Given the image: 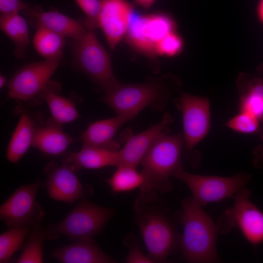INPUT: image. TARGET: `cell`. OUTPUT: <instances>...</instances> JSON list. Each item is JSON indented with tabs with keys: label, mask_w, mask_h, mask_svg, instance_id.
Wrapping results in <instances>:
<instances>
[{
	"label": "cell",
	"mask_w": 263,
	"mask_h": 263,
	"mask_svg": "<svg viewBox=\"0 0 263 263\" xmlns=\"http://www.w3.org/2000/svg\"><path fill=\"white\" fill-rule=\"evenodd\" d=\"M159 192L140 191L133 206L134 220L153 263H163L180 249V223Z\"/></svg>",
	"instance_id": "6da1fadb"
},
{
	"label": "cell",
	"mask_w": 263,
	"mask_h": 263,
	"mask_svg": "<svg viewBox=\"0 0 263 263\" xmlns=\"http://www.w3.org/2000/svg\"><path fill=\"white\" fill-rule=\"evenodd\" d=\"M180 86L179 80L170 74L150 76L143 83H120L105 92L102 100L116 114L134 118L148 107L156 112L163 111L173 92Z\"/></svg>",
	"instance_id": "7a4b0ae2"
},
{
	"label": "cell",
	"mask_w": 263,
	"mask_h": 263,
	"mask_svg": "<svg viewBox=\"0 0 263 263\" xmlns=\"http://www.w3.org/2000/svg\"><path fill=\"white\" fill-rule=\"evenodd\" d=\"M181 204L177 216L183 226L180 246L183 259L188 263L219 262L217 224L192 197L183 199Z\"/></svg>",
	"instance_id": "3957f363"
},
{
	"label": "cell",
	"mask_w": 263,
	"mask_h": 263,
	"mask_svg": "<svg viewBox=\"0 0 263 263\" xmlns=\"http://www.w3.org/2000/svg\"><path fill=\"white\" fill-rule=\"evenodd\" d=\"M184 146L183 135L180 133L169 135L165 132L157 138L140 163L144 177L140 191L154 190L164 194L172 189L170 178L182 166Z\"/></svg>",
	"instance_id": "277c9868"
},
{
	"label": "cell",
	"mask_w": 263,
	"mask_h": 263,
	"mask_svg": "<svg viewBox=\"0 0 263 263\" xmlns=\"http://www.w3.org/2000/svg\"><path fill=\"white\" fill-rule=\"evenodd\" d=\"M60 60L45 59L18 69L8 83L6 99L33 105L43 101V95L48 91L60 90V84L51 79Z\"/></svg>",
	"instance_id": "5b68a950"
},
{
	"label": "cell",
	"mask_w": 263,
	"mask_h": 263,
	"mask_svg": "<svg viewBox=\"0 0 263 263\" xmlns=\"http://www.w3.org/2000/svg\"><path fill=\"white\" fill-rule=\"evenodd\" d=\"M74 61L105 93L121 82L113 73L109 54L99 41L94 31L87 30L77 40H72Z\"/></svg>",
	"instance_id": "8992f818"
},
{
	"label": "cell",
	"mask_w": 263,
	"mask_h": 263,
	"mask_svg": "<svg viewBox=\"0 0 263 263\" xmlns=\"http://www.w3.org/2000/svg\"><path fill=\"white\" fill-rule=\"evenodd\" d=\"M113 210L82 199L58 224L45 229L48 239L53 240L60 235L72 241L94 237L98 234L112 217Z\"/></svg>",
	"instance_id": "52a82bcc"
},
{
	"label": "cell",
	"mask_w": 263,
	"mask_h": 263,
	"mask_svg": "<svg viewBox=\"0 0 263 263\" xmlns=\"http://www.w3.org/2000/svg\"><path fill=\"white\" fill-rule=\"evenodd\" d=\"M251 176L244 172L230 177L198 175L186 171L183 166L173 175L186 185L192 194V198L202 207L234 197L249 183Z\"/></svg>",
	"instance_id": "ba28073f"
},
{
	"label": "cell",
	"mask_w": 263,
	"mask_h": 263,
	"mask_svg": "<svg viewBox=\"0 0 263 263\" xmlns=\"http://www.w3.org/2000/svg\"><path fill=\"white\" fill-rule=\"evenodd\" d=\"M175 29L174 20L166 13H133L124 38L134 51L154 61L158 56L156 48L158 43Z\"/></svg>",
	"instance_id": "9c48e42d"
},
{
	"label": "cell",
	"mask_w": 263,
	"mask_h": 263,
	"mask_svg": "<svg viewBox=\"0 0 263 263\" xmlns=\"http://www.w3.org/2000/svg\"><path fill=\"white\" fill-rule=\"evenodd\" d=\"M250 195L245 187L239 190L234 196L233 206L224 210L217 225L219 234L237 228L249 243L256 245L263 243V212L250 201Z\"/></svg>",
	"instance_id": "30bf717a"
},
{
	"label": "cell",
	"mask_w": 263,
	"mask_h": 263,
	"mask_svg": "<svg viewBox=\"0 0 263 263\" xmlns=\"http://www.w3.org/2000/svg\"><path fill=\"white\" fill-rule=\"evenodd\" d=\"M40 180L18 188L0 207V218L9 228L42 225L44 212L36 202Z\"/></svg>",
	"instance_id": "8fae6325"
},
{
	"label": "cell",
	"mask_w": 263,
	"mask_h": 263,
	"mask_svg": "<svg viewBox=\"0 0 263 263\" xmlns=\"http://www.w3.org/2000/svg\"><path fill=\"white\" fill-rule=\"evenodd\" d=\"M177 104L182 115L185 151L189 153L210 128V101L206 97L181 93Z\"/></svg>",
	"instance_id": "7c38bea8"
},
{
	"label": "cell",
	"mask_w": 263,
	"mask_h": 263,
	"mask_svg": "<svg viewBox=\"0 0 263 263\" xmlns=\"http://www.w3.org/2000/svg\"><path fill=\"white\" fill-rule=\"evenodd\" d=\"M133 13V5L127 0H101L99 28L111 51L125 37Z\"/></svg>",
	"instance_id": "4fadbf2b"
},
{
	"label": "cell",
	"mask_w": 263,
	"mask_h": 263,
	"mask_svg": "<svg viewBox=\"0 0 263 263\" xmlns=\"http://www.w3.org/2000/svg\"><path fill=\"white\" fill-rule=\"evenodd\" d=\"M21 12L36 28L44 27L72 40L80 38L87 31L82 21L57 11H45L40 6L29 5Z\"/></svg>",
	"instance_id": "5bb4252c"
},
{
	"label": "cell",
	"mask_w": 263,
	"mask_h": 263,
	"mask_svg": "<svg viewBox=\"0 0 263 263\" xmlns=\"http://www.w3.org/2000/svg\"><path fill=\"white\" fill-rule=\"evenodd\" d=\"M173 121L172 116L166 113L162 120L147 130L135 134H131L124 146L118 150V165H127L136 167L140 164L150 147Z\"/></svg>",
	"instance_id": "9a60e30c"
},
{
	"label": "cell",
	"mask_w": 263,
	"mask_h": 263,
	"mask_svg": "<svg viewBox=\"0 0 263 263\" xmlns=\"http://www.w3.org/2000/svg\"><path fill=\"white\" fill-rule=\"evenodd\" d=\"M46 186L52 199L69 204L82 199L85 195L83 186L64 160L49 172Z\"/></svg>",
	"instance_id": "2e32d148"
},
{
	"label": "cell",
	"mask_w": 263,
	"mask_h": 263,
	"mask_svg": "<svg viewBox=\"0 0 263 263\" xmlns=\"http://www.w3.org/2000/svg\"><path fill=\"white\" fill-rule=\"evenodd\" d=\"M52 256L63 263H113L115 261L96 244L94 237L80 239L55 250Z\"/></svg>",
	"instance_id": "e0dca14e"
},
{
	"label": "cell",
	"mask_w": 263,
	"mask_h": 263,
	"mask_svg": "<svg viewBox=\"0 0 263 263\" xmlns=\"http://www.w3.org/2000/svg\"><path fill=\"white\" fill-rule=\"evenodd\" d=\"M132 118L129 115L116 114L112 118L92 123L81 135L82 146L118 150L119 145L113 140L114 136L126 122Z\"/></svg>",
	"instance_id": "ac0fdd59"
},
{
	"label": "cell",
	"mask_w": 263,
	"mask_h": 263,
	"mask_svg": "<svg viewBox=\"0 0 263 263\" xmlns=\"http://www.w3.org/2000/svg\"><path fill=\"white\" fill-rule=\"evenodd\" d=\"M75 139L65 132L51 118L38 128L32 147L50 156L63 154Z\"/></svg>",
	"instance_id": "d6986e66"
},
{
	"label": "cell",
	"mask_w": 263,
	"mask_h": 263,
	"mask_svg": "<svg viewBox=\"0 0 263 263\" xmlns=\"http://www.w3.org/2000/svg\"><path fill=\"white\" fill-rule=\"evenodd\" d=\"M237 86L239 111L251 114L263 124V77L242 73Z\"/></svg>",
	"instance_id": "ffe728a7"
},
{
	"label": "cell",
	"mask_w": 263,
	"mask_h": 263,
	"mask_svg": "<svg viewBox=\"0 0 263 263\" xmlns=\"http://www.w3.org/2000/svg\"><path fill=\"white\" fill-rule=\"evenodd\" d=\"M118 150L82 146L78 151L69 153L64 161L75 171L82 169H98L107 166L116 167L119 163Z\"/></svg>",
	"instance_id": "44dd1931"
},
{
	"label": "cell",
	"mask_w": 263,
	"mask_h": 263,
	"mask_svg": "<svg viewBox=\"0 0 263 263\" xmlns=\"http://www.w3.org/2000/svg\"><path fill=\"white\" fill-rule=\"evenodd\" d=\"M39 126L29 113H24L20 116L7 149L6 156L9 161L17 163L32 147Z\"/></svg>",
	"instance_id": "7402d4cb"
},
{
	"label": "cell",
	"mask_w": 263,
	"mask_h": 263,
	"mask_svg": "<svg viewBox=\"0 0 263 263\" xmlns=\"http://www.w3.org/2000/svg\"><path fill=\"white\" fill-rule=\"evenodd\" d=\"M0 28L13 42L15 57L23 59L30 43L29 29L25 19L19 13L0 14Z\"/></svg>",
	"instance_id": "603a6c76"
},
{
	"label": "cell",
	"mask_w": 263,
	"mask_h": 263,
	"mask_svg": "<svg viewBox=\"0 0 263 263\" xmlns=\"http://www.w3.org/2000/svg\"><path fill=\"white\" fill-rule=\"evenodd\" d=\"M60 90H51L43 97L56 123L62 125L77 120L79 114L75 102L71 99L59 95Z\"/></svg>",
	"instance_id": "cb8c5ba5"
},
{
	"label": "cell",
	"mask_w": 263,
	"mask_h": 263,
	"mask_svg": "<svg viewBox=\"0 0 263 263\" xmlns=\"http://www.w3.org/2000/svg\"><path fill=\"white\" fill-rule=\"evenodd\" d=\"M36 29L33 43L37 52L45 59H61L65 38L44 27Z\"/></svg>",
	"instance_id": "d4e9b609"
},
{
	"label": "cell",
	"mask_w": 263,
	"mask_h": 263,
	"mask_svg": "<svg viewBox=\"0 0 263 263\" xmlns=\"http://www.w3.org/2000/svg\"><path fill=\"white\" fill-rule=\"evenodd\" d=\"M116 169L111 177L107 180L112 191L121 193L130 191L140 188L144 182L142 172H139L137 168L127 165L116 166Z\"/></svg>",
	"instance_id": "484cf974"
},
{
	"label": "cell",
	"mask_w": 263,
	"mask_h": 263,
	"mask_svg": "<svg viewBox=\"0 0 263 263\" xmlns=\"http://www.w3.org/2000/svg\"><path fill=\"white\" fill-rule=\"evenodd\" d=\"M48 239V234L42 225L31 230L28 239L22 247L18 263H42L43 262V246Z\"/></svg>",
	"instance_id": "4316f807"
},
{
	"label": "cell",
	"mask_w": 263,
	"mask_h": 263,
	"mask_svg": "<svg viewBox=\"0 0 263 263\" xmlns=\"http://www.w3.org/2000/svg\"><path fill=\"white\" fill-rule=\"evenodd\" d=\"M32 227L25 226L9 228L0 235V263H7L23 246Z\"/></svg>",
	"instance_id": "83f0119b"
},
{
	"label": "cell",
	"mask_w": 263,
	"mask_h": 263,
	"mask_svg": "<svg viewBox=\"0 0 263 263\" xmlns=\"http://www.w3.org/2000/svg\"><path fill=\"white\" fill-rule=\"evenodd\" d=\"M225 126L237 132L259 134L263 131V124L251 114L243 111L230 118Z\"/></svg>",
	"instance_id": "f1b7e54d"
},
{
	"label": "cell",
	"mask_w": 263,
	"mask_h": 263,
	"mask_svg": "<svg viewBox=\"0 0 263 263\" xmlns=\"http://www.w3.org/2000/svg\"><path fill=\"white\" fill-rule=\"evenodd\" d=\"M85 14L83 25L87 30L94 31L99 28L98 19L101 8V0H75Z\"/></svg>",
	"instance_id": "f546056e"
},
{
	"label": "cell",
	"mask_w": 263,
	"mask_h": 263,
	"mask_svg": "<svg viewBox=\"0 0 263 263\" xmlns=\"http://www.w3.org/2000/svg\"><path fill=\"white\" fill-rule=\"evenodd\" d=\"M183 42L182 38L175 31H173L164 37L158 43L156 48L158 56H174L182 51Z\"/></svg>",
	"instance_id": "4dcf8cb0"
},
{
	"label": "cell",
	"mask_w": 263,
	"mask_h": 263,
	"mask_svg": "<svg viewBox=\"0 0 263 263\" xmlns=\"http://www.w3.org/2000/svg\"><path fill=\"white\" fill-rule=\"evenodd\" d=\"M125 245L128 247L129 251L125 259L127 263H152V260L143 253L139 242L132 234L127 236L124 240Z\"/></svg>",
	"instance_id": "1f68e13d"
},
{
	"label": "cell",
	"mask_w": 263,
	"mask_h": 263,
	"mask_svg": "<svg viewBox=\"0 0 263 263\" xmlns=\"http://www.w3.org/2000/svg\"><path fill=\"white\" fill-rule=\"evenodd\" d=\"M29 4L21 0H0V14L19 13Z\"/></svg>",
	"instance_id": "d6a6232c"
},
{
	"label": "cell",
	"mask_w": 263,
	"mask_h": 263,
	"mask_svg": "<svg viewBox=\"0 0 263 263\" xmlns=\"http://www.w3.org/2000/svg\"><path fill=\"white\" fill-rule=\"evenodd\" d=\"M260 136L263 141V131ZM253 163L254 166L257 168L263 167V144L257 147L254 150Z\"/></svg>",
	"instance_id": "836d02e7"
},
{
	"label": "cell",
	"mask_w": 263,
	"mask_h": 263,
	"mask_svg": "<svg viewBox=\"0 0 263 263\" xmlns=\"http://www.w3.org/2000/svg\"><path fill=\"white\" fill-rule=\"evenodd\" d=\"M155 1L156 0H134L136 4L145 9L150 8Z\"/></svg>",
	"instance_id": "e575fe53"
},
{
	"label": "cell",
	"mask_w": 263,
	"mask_h": 263,
	"mask_svg": "<svg viewBox=\"0 0 263 263\" xmlns=\"http://www.w3.org/2000/svg\"><path fill=\"white\" fill-rule=\"evenodd\" d=\"M258 16L262 22H263V0H260L257 8Z\"/></svg>",
	"instance_id": "d590c367"
},
{
	"label": "cell",
	"mask_w": 263,
	"mask_h": 263,
	"mask_svg": "<svg viewBox=\"0 0 263 263\" xmlns=\"http://www.w3.org/2000/svg\"><path fill=\"white\" fill-rule=\"evenodd\" d=\"M7 81L6 78L3 75H0V88H2L5 85Z\"/></svg>",
	"instance_id": "8d00e7d4"
}]
</instances>
